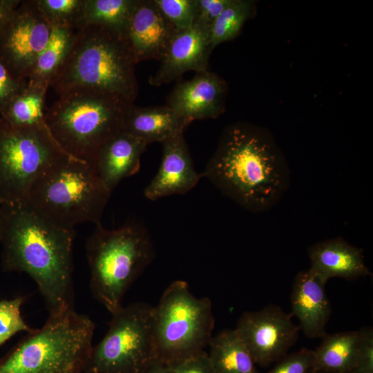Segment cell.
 <instances>
[{
  "label": "cell",
  "instance_id": "cell-34",
  "mask_svg": "<svg viewBox=\"0 0 373 373\" xmlns=\"http://www.w3.org/2000/svg\"><path fill=\"white\" fill-rule=\"evenodd\" d=\"M26 81L15 78L0 59V113L24 86Z\"/></svg>",
  "mask_w": 373,
  "mask_h": 373
},
{
  "label": "cell",
  "instance_id": "cell-36",
  "mask_svg": "<svg viewBox=\"0 0 373 373\" xmlns=\"http://www.w3.org/2000/svg\"><path fill=\"white\" fill-rule=\"evenodd\" d=\"M142 373H173L171 365L160 359L152 363Z\"/></svg>",
  "mask_w": 373,
  "mask_h": 373
},
{
  "label": "cell",
  "instance_id": "cell-40",
  "mask_svg": "<svg viewBox=\"0 0 373 373\" xmlns=\"http://www.w3.org/2000/svg\"><path fill=\"white\" fill-rule=\"evenodd\" d=\"M1 26H2V24L0 23V29H1Z\"/></svg>",
  "mask_w": 373,
  "mask_h": 373
},
{
  "label": "cell",
  "instance_id": "cell-35",
  "mask_svg": "<svg viewBox=\"0 0 373 373\" xmlns=\"http://www.w3.org/2000/svg\"><path fill=\"white\" fill-rule=\"evenodd\" d=\"M21 1L0 0V23H6L15 14Z\"/></svg>",
  "mask_w": 373,
  "mask_h": 373
},
{
  "label": "cell",
  "instance_id": "cell-17",
  "mask_svg": "<svg viewBox=\"0 0 373 373\" xmlns=\"http://www.w3.org/2000/svg\"><path fill=\"white\" fill-rule=\"evenodd\" d=\"M327 281L310 268L299 272L291 293L292 316L299 328L309 338H323L331 316V305L325 292Z\"/></svg>",
  "mask_w": 373,
  "mask_h": 373
},
{
  "label": "cell",
  "instance_id": "cell-31",
  "mask_svg": "<svg viewBox=\"0 0 373 373\" xmlns=\"http://www.w3.org/2000/svg\"><path fill=\"white\" fill-rule=\"evenodd\" d=\"M360 338L354 367L350 373H373V329H359Z\"/></svg>",
  "mask_w": 373,
  "mask_h": 373
},
{
  "label": "cell",
  "instance_id": "cell-23",
  "mask_svg": "<svg viewBox=\"0 0 373 373\" xmlns=\"http://www.w3.org/2000/svg\"><path fill=\"white\" fill-rule=\"evenodd\" d=\"M75 29L52 27L49 40L30 70L27 82L48 88L50 82L68 55Z\"/></svg>",
  "mask_w": 373,
  "mask_h": 373
},
{
  "label": "cell",
  "instance_id": "cell-39",
  "mask_svg": "<svg viewBox=\"0 0 373 373\" xmlns=\"http://www.w3.org/2000/svg\"><path fill=\"white\" fill-rule=\"evenodd\" d=\"M307 373H316V371L313 368H311Z\"/></svg>",
  "mask_w": 373,
  "mask_h": 373
},
{
  "label": "cell",
  "instance_id": "cell-6",
  "mask_svg": "<svg viewBox=\"0 0 373 373\" xmlns=\"http://www.w3.org/2000/svg\"><path fill=\"white\" fill-rule=\"evenodd\" d=\"M86 251L92 294L113 314L122 307L126 292L153 259L151 236L137 223L115 229L99 224L86 240Z\"/></svg>",
  "mask_w": 373,
  "mask_h": 373
},
{
  "label": "cell",
  "instance_id": "cell-8",
  "mask_svg": "<svg viewBox=\"0 0 373 373\" xmlns=\"http://www.w3.org/2000/svg\"><path fill=\"white\" fill-rule=\"evenodd\" d=\"M214 325L211 300L194 296L186 281H173L153 309L158 359L171 364L204 350Z\"/></svg>",
  "mask_w": 373,
  "mask_h": 373
},
{
  "label": "cell",
  "instance_id": "cell-37",
  "mask_svg": "<svg viewBox=\"0 0 373 373\" xmlns=\"http://www.w3.org/2000/svg\"><path fill=\"white\" fill-rule=\"evenodd\" d=\"M2 229H3V211H2V207L0 204V242H1V235H2Z\"/></svg>",
  "mask_w": 373,
  "mask_h": 373
},
{
  "label": "cell",
  "instance_id": "cell-32",
  "mask_svg": "<svg viewBox=\"0 0 373 373\" xmlns=\"http://www.w3.org/2000/svg\"><path fill=\"white\" fill-rule=\"evenodd\" d=\"M232 0H196L197 11L193 24L208 30Z\"/></svg>",
  "mask_w": 373,
  "mask_h": 373
},
{
  "label": "cell",
  "instance_id": "cell-19",
  "mask_svg": "<svg viewBox=\"0 0 373 373\" xmlns=\"http://www.w3.org/2000/svg\"><path fill=\"white\" fill-rule=\"evenodd\" d=\"M310 269L328 281L331 278L354 280L371 274L363 251L342 238L318 242L308 248Z\"/></svg>",
  "mask_w": 373,
  "mask_h": 373
},
{
  "label": "cell",
  "instance_id": "cell-25",
  "mask_svg": "<svg viewBox=\"0 0 373 373\" xmlns=\"http://www.w3.org/2000/svg\"><path fill=\"white\" fill-rule=\"evenodd\" d=\"M137 3V0H85L81 26H103L124 36Z\"/></svg>",
  "mask_w": 373,
  "mask_h": 373
},
{
  "label": "cell",
  "instance_id": "cell-38",
  "mask_svg": "<svg viewBox=\"0 0 373 373\" xmlns=\"http://www.w3.org/2000/svg\"><path fill=\"white\" fill-rule=\"evenodd\" d=\"M316 373H335V372H325V371H316Z\"/></svg>",
  "mask_w": 373,
  "mask_h": 373
},
{
  "label": "cell",
  "instance_id": "cell-26",
  "mask_svg": "<svg viewBox=\"0 0 373 373\" xmlns=\"http://www.w3.org/2000/svg\"><path fill=\"white\" fill-rule=\"evenodd\" d=\"M255 3L250 0H232L212 23L209 42L212 50L220 44L234 39L245 23L254 14Z\"/></svg>",
  "mask_w": 373,
  "mask_h": 373
},
{
  "label": "cell",
  "instance_id": "cell-33",
  "mask_svg": "<svg viewBox=\"0 0 373 373\" xmlns=\"http://www.w3.org/2000/svg\"><path fill=\"white\" fill-rule=\"evenodd\" d=\"M169 365L173 373H214L205 350Z\"/></svg>",
  "mask_w": 373,
  "mask_h": 373
},
{
  "label": "cell",
  "instance_id": "cell-21",
  "mask_svg": "<svg viewBox=\"0 0 373 373\" xmlns=\"http://www.w3.org/2000/svg\"><path fill=\"white\" fill-rule=\"evenodd\" d=\"M208 346L214 373H258L251 353L234 329L213 336Z\"/></svg>",
  "mask_w": 373,
  "mask_h": 373
},
{
  "label": "cell",
  "instance_id": "cell-12",
  "mask_svg": "<svg viewBox=\"0 0 373 373\" xmlns=\"http://www.w3.org/2000/svg\"><path fill=\"white\" fill-rule=\"evenodd\" d=\"M292 315L280 307L269 305L244 312L234 329L256 364L267 366L286 355L299 331Z\"/></svg>",
  "mask_w": 373,
  "mask_h": 373
},
{
  "label": "cell",
  "instance_id": "cell-16",
  "mask_svg": "<svg viewBox=\"0 0 373 373\" xmlns=\"http://www.w3.org/2000/svg\"><path fill=\"white\" fill-rule=\"evenodd\" d=\"M162 144L160 166L144 191L145 197L151 200L186 193L198 184L201 177L194 167L184 134Z\"/></svg>",
  "mask_w": 373,
  "mask_h": 373
},
{
  "label": "cell",
  "instance_id": "cell-18",
  "mask_svg": "<svg viewBox=\"0 0 373 373\" xmlns=\"http://www.w3.org/2000/svg\"><path fill=\"white\" fill-rule=\"evenodd\" d=\"M146 146L142 140L120 131L101 146L90 164L112 193L123 179L137 173Z\"/></svg>",
  "mask_w": 373,
  "mask_h": 373
},
{
  "label": "cell",
  "instance_id": "cell-15",
  "mask_svg": "<svg viewBox=\"0 0 373 373\" xmlns=\"http://www.w3.org/2000/svg\"><path fill=\"white\" fill-rule=\"evenodd\" d=\"M177 31L154 0H137L124 38L137 64L160 60Z\"/></svg>",
  "mask_w": 373,
  "mask_h": 373
},
{
  "label": "cell",
  "instance_id": "cell-5",
  "mask_svg": "<svg viewBox=\"0 0 373 373\" xmlns=\"http://www.w3.org/2000/svg\"><path fill=\"white\" fill-rule=\"evenodd\" d=\"M95 328L75 309L49 315L1 359L0 373H83Z\"/></svg>",
  "mask_w": 373,
  "mask_h": 373
},
{
  "label": "cell",
  "instance_id": "cell-13",
  "mask_svg": "<svg viewBox=\"0 0 373 373\" xmlns=\"http://www.w3.org/2000/svg\"><path fill=\"white\" fill-rule=\"evenodd\" d=\"M227 92L226 82L207 70L178 83L166 105L189 124L195 119H214L224 111Z\"/></svg>",
  "mask_w": 373,
  "mask_h": 373
},
{
  "label": "cell",
  "instance_id": "cell-1",
  "mask_svg": "<svg viewBox=\"0 0 373 373\" xmlns=\"http://www.w3.org/2000/svg\"><path fill=\"white\" fill-rule=\"evenodd\" d=\"M1 207L3 270L27 274L49 315L74 309L75 228L52 222L26 203Z\"/></svg>",
  "mask_w": 373,
  "mask_h": 373
},
{
  "label": "cell",
  "instance_id": "cell-10",
  "mask_svg": "<svg viewBox=\"0 0 373 373\" xmlns=\"http://www.w3.org/2000/svg\"><path fill=\"white\" fill-rule=\"evenodd\" d=\"M153 309L135 303L113 313L106 334L93 346L83 373H142L158 359Z\"/></svg>",
  "mask_w": 373,
  "mask_h": 373
},
{
  "label": "cell",
  "instance_id": "cell-11",
  "mask_svg": "<svg viewBox=\"0 0 373 373\" xmlns=\"http://www.w3.org/2000/svg\"><path fill=\"white\" fill-rule=\"evenodd\" d=\"M52 26L36 0L21 1L0 29V59L17 79L27 80L35 61L47 44Z\"/></svg>",
  "mask_w": 373,
  "mask_h": 373
},
{
  "label": "cell",
  "instance_id": "cell-30",
  "mask_svg": "<svg viewBox=\"0 0 373 373\" xmlns=\"http://www.w3.org/2000/svg\"><path fill=\"white\" fill-rule=\"evenodd\" d=\"M314 363V350L303 348L282 357L269 373H307Z\"/></svg>",
  "mask_w": 373,
  "mask_h": 373
},
{
  "label": "cell",
  "instance_id": "cell-9",
  "mask_svg": "<svg viewBox=\"0 0 373 373\" xmlns=\"http://www.w3.org/2000/svg\"><path fill=\"white\" fill-rule=\"evenodd\" d=\"M66 154L45 122L17 126L0 117L1 205L24 203L37 178Z\"/></svg>",
  "mask_w": 373,
  "mask_h": 373
},
{
  "label": "cell",
  "instance_id": "cell-24",
  "mask_svg": "<svg viewBox=\"0 0 373 373\" xmlns=\"http://www.w3.org/2000/svg\"><path fill=\"white\" fill-rule=\"evenodd\" d=\"M47 90L26 81L0 113L1 117L17 126H30L44 122Z\"/></svg>",
  "mask_w": 373,
  "mask_h": 373
},
{
  "label": "cell",
  "instance_id": "cell-22",
  "mask_svg": "<svg viewBox=\"0 0 373 373\" xmlns=\"http://www.w3.org/2000/svg\"><path fill=\"white\" fill-rule=\"evenodd\" d=\"M360 338V332L347 331L326 334L314 352L313 369L335 373L352 370Z\"/></svg>",
  "mask_w": 373,
  "mask_h": 373
},
{
  "label": "cell",
  "instance_id": "cell-4",
  "mask_svg": "<svg viewBox=\"0 0 373 373\" xmlns=\"http://www.w3.org/2000/svg\"><path fill=\"white\" fill-rule=\"evenodd\" d=\"M111 192L90 162L66 154L32 184L24 203L59 226L101 224Z\"/></svg>",
  "mask_w": 373,
  "mask_h": 373
},
{
  "label": "cell",
  "instance_id": "cell-7",
  "mask_svg": "<svg viewBox=\"0 0 373 373\" xmlns=\"http://www.w3.org/2000/svg\"><path fill=\"white\" fill-rule=\"evenodd\" d=\"M131 104L113 94L77 88L59 95L44 121L63 150L90 163L101 146L122 131Z\"/></svg>",
  "mask_w": 373,
  "mask_h": 373
},
{
  "label": "cell",
  "instance_id": "cell-28",
  "mask_svg": "<svg viewBox=\"0 0 373 373\" xmlns=\"http://www.w3.org/2000/svg\"><path fill=\"white\" fill-rule=\"evenodd\" d=\"M26 299L25 296H18L0 300V347L17 333L28 334L35 329L26 323L21 314Z\"/></svg>",
  "mask_w": 373,
  "mask_h": 373
},
{
  "label": "cell",
  "instance_id": "cell-27",
  "mask_svg": "<svg viewBox=\"0 0 373 373\" xmlns=\"http://www.w3.org/2000/svg\"><path fill=\"white\" fill-rule=\"evenodd\" d=\"M85 0H36L37 6L52 27L76 29L82 25Z\"/></svg>",
  "mask_w": 373,
  "mask_h": 373
},
{
  "label": "cell",
  "instance_id": "cell-2",
  "mask_svg": "<svg viewBox=\"0 0 373 373\" xmlns=\"http://www.w3.org/2000/svg\"><path fill=\"white\" fill-rule=\"evenodd\" d=\"M203 175L223 194L256 213L278 204L291 181L287 161L271 134L244 122L223 131Z\"/></svg>",
  "mask_w": 373,
  "mask_h": 373
},
{
  "label": "cell",
  "instance_id": "cell-20",
  "mask_svg": "<svg viewBox=\"0 0 373 373\" xmlns=\"http://www.w3.org/2000/svg\"><path fill=\"white\" fill-rule=\"evenodd\" d=\"M189 123L167 105L128 108L122 131L142 140L147 145L184 134Z\"/></svg>",
  "mask_w": 373,
  "mask_h": 373
},
{
  "label": "cell",
  "instance_id": "cell-3",
  "mask_svg": "<svg viewBox=\"0 0 373 373\" xmlns=\"http://www.w3.org/2000/svg\"><path fill=\"white\" fill-rule=\"evenodd\" d=\"M135 64L122 35L103 26L83 25L75 29L70 50L50 86L59 95L93 89L133 104L139 90Z\"/></svg>",
  "mask_w": 373,
  "mask_h": 373
},
{
  "label": "cell",
  "instance_id": "cell-14",
  "mask_svg": "<svg viewBox=\"0 0 373 373\" xmlns=\"http://www.w3.org/2000/svg\"><path fill=\"white\" fill-rule=\"evenodd\" d=\"M211 52L209 30L195 24L178 30L160 60L158 69L150 77L149 84L160 86L178 79L186 72L207 70Z\"/></svg>",
  "mask_w": 373,
  "mask_h": 373
},
{
  "label": "cell",
  "instance_id": "cell-29",
  "mask_svg": "<svg viewBox=\"0 0 373 373\" xmlns=\"http://www.w3.org/2000/svg\"><path fill=\"white\" fill-rule=\"evenodd\" d=\"M155 3L177 30L191 27L194 23L196 0H154Z\"/></svg>",
  "mask_w": 373,
  "mask_h": 373
}]
</instances>
